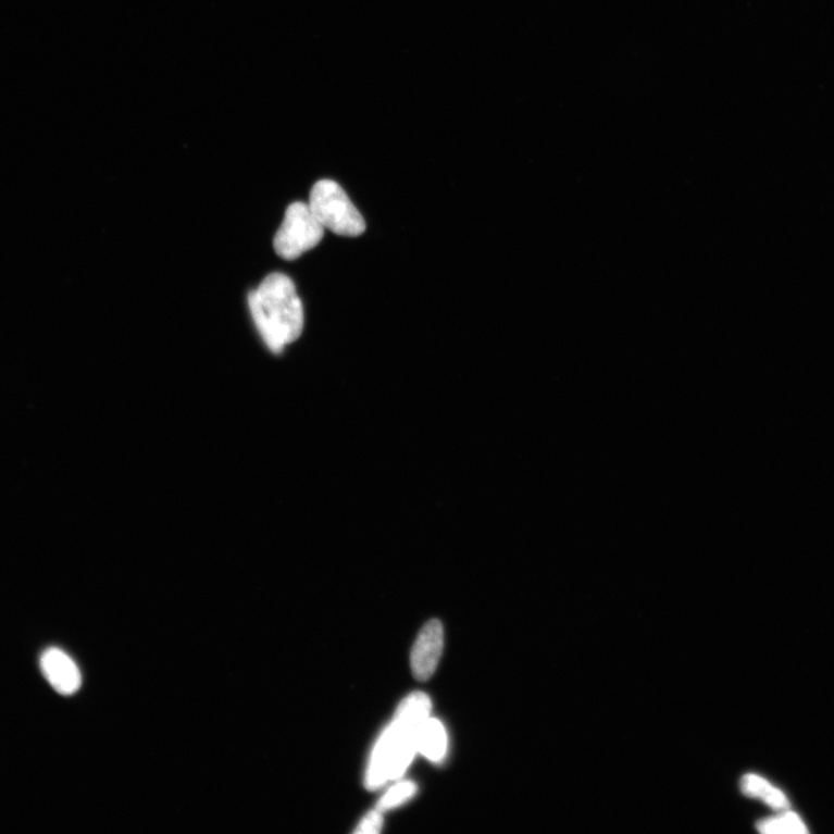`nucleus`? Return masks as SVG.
Here are the masks:
<instances>
[{
	"mask_svg": "<svg viewBox=\"0 0 834 834\" xmlns=\"http://www.w3.org/2000/svg\"><path fill=\"white\" fill-rule=\"evenodd\" d=\"M383 816L381 810L369 812L354 833L377 834L382 831Z\"/></svg>",
	"mask_w": 834,
	"mask_h": 834,
	"instance_id": "obj_10",
	"label": "nucleus"
},
{
	"mask_svg": "<svg viewBox=\"0 0 834 834\" xmlns=\"http://www.w3.org/2000/svg\"><path fill=\"white\" fill-rule=\"evenodd\" d=\"M448 749V737L445 726L436 720L428 719L421 725L418 734V752L434 762L445 759Z\"/></svg>",
	"mask_w": 834,
	"mask_h": 834,
	"instance_id": "obj_6",
	"label": "nucleus"
},
{
	"mask_svg": "<svg viewBox=\"0 0 834 834\" xmlns=\"http://www.w3.org/2000/svg\"><path fill=\"white\" fill-rule=\"evenodd\" d=\"M309 206L325 229L343 237L364 234L365 221L347 192L335 182H318L311 192Z\"/></svg>",
	"mask_w": 834,
	"mask_h": 834,
	"instance_id": "obj_2",
	"label": "nucleus"
},
{
	"mask_svg": "<svg viewBox=\"0 0 834 834\" xmlns=\"http://www.w3.org/2000/svg\"><path fill=\"white\" fill-rule=\"evenodd\" d=\"M416 785L412 781H403L393 789H389L382 798L377 809L381 811L393 809L402 805L416 793Z\"/></svg>",
	"mask_w": 834,
	"mask_h": 834,
	"instance_id": "obj_9",
	"label": "nucleus"
},
{
	"mask_svg": "<svg viewBox=\"0 0 834 834\" xmlns=\"http://www.w3.org/2000/svg\"><path fill=\"white\" fill-rule=\"evenodd\" d=\"M254 324L265 345L279 353L304 329L303 303L292 279L281 273L265 277L248 297Z\"/></svg>",
	"mask_w": 834,
	"mask_h": 834,
	"instance_id": "obj_1",
	"label": "nucleus"
},
{
	"mask_svg": "<svg viewBox=\"0 0 834 834\" xmlns=\"http://www.w3.org/2000/svg\"><path fill=\"white\" fill-rule=\"evenodd\" d=\"M758 830L762 833H808L806 824L794 812H786L777 818L768 819L758 823Z\"/></svg>",
	"mask_w": 834,
	"mask_h": 834,
	"instance_id": "obj_8",
	"label": "nucleus"
},
{
	"mask_svg": "<svg viewBox=\"0 0 834 834\" xmlns=\"http://www.w3.org/2000/svg\"><path fill=\"white\" fill-rule=\"evenodd\" d=\"M744 794L756 796L775 809H787L789 802L786 795L771 786L768 781L754 774L745 775L740 784Z\"/></svg>",
	"mask_w": 834,
	"mask_h": 834,
	"instance_id": "obj_7",
	"label": "nucleus"
},
{
	"mask_svg": "<svg viewBox=\"0 0 834 834\" xmlns=\"http://www.w3.org/2000/svg\"><path fill=\"white\" fill-rule=\"evenodd\" d=\"M325 235V228L314 216L309 203L295 202L274 238V250L284 260H296L309 252Z\"/></svg>",
	"mask_w": 834,
	"mask_h": 834,
	"instance_id": "obj_3",
	"label": "nucleus"
},
{
	"mask_svg": "<svg viewBox=\"0 0 834 834\" xmlns=\"http://www.w3.org/2000/svg\"><path fill=\"white\" fill-rule=\"evenodd\" d=\"M41 670L49 684L62 696H73L82 686V673L77 664L59 648L43 652Z\"/></svg>",
	"mask_w": 834,
	"mask_h": 834,
	"instance_id": "obj_5",
	"label": "nucleus"
},
{
	"mask_svg": "<svg viewBox=\"0 0 834 834\" xmlns=\"http://www.w3.org/2000/svg\"><path fill=\"white\" fill-rule=\"evenodd\" d=\"M443 626L438 620L425 625L412 650V670L418 681H428L435 672L443 651Z\"/></svg>",
	"mask_w": 834,
	"mask_h": 834,
	"instance_id": "obj_4",
	"label": "nucleus"
}]
</instances>
